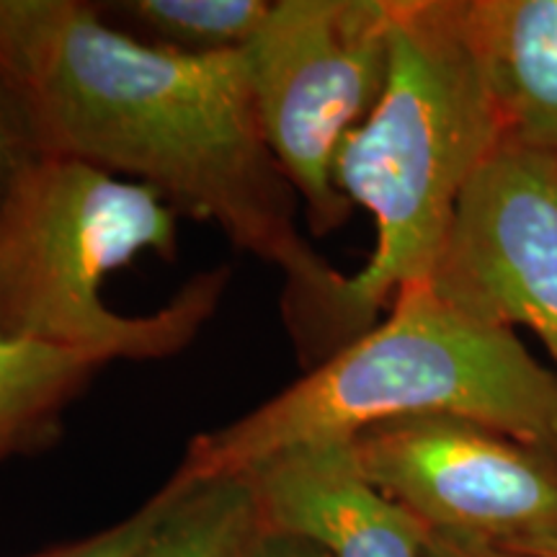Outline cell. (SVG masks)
<instances>
[{"instance_id":"14","label":"cell","mask_w":557,"mask_h":557,"mask_svg":"<svg viewBox=\"0 0 557 557\" xmlns=\"http://www.w3.org/2000/svg\"><path fill=\"white\" fill-rule=\"evenodd\" d=\"M37 158L41 150L24 101L0 73V201Z\"/></svg>"},{"instance_id":"1","label":"cell","mask_w":557,"mask_h":557,"mask_svg":"<svg viewBox=\"0 0 557 557\" xmlns=\"http://www.w3.org/2000/svg\"><path fill=\"white\" fill-rule=\"evenodd\" d=\"M0 73L41 156L150 186L284 274L292 341L344 274L297 227L299 197L263 143L246 50L181 54L145 45L88 0H0Z\"/></svg>"},{"instance_id":"7","label":"cell","mask_w":557,"mask_h":557,"mask_svg":"<svg viewBox=\"0 0 557 557\" xmlns=\"http://www.w3.org/2000/svg\"><path fill=\"white\" fill-rule=\"evenodd\" d=\"M431 289L504 329H527L557 374V160L506 139L459 201Z\"/></svg>"},{"instance_id":"6","label":"cell","mask_w":557,"mask_h":557,"mask_svg":"<svg viewBox=\"0 0 557 557\" xmlns=\"http://www.w3.org/2000/svg\"><path fill=\"white\" fill-rule=\"evenodd\" d=\"M364 475L436 537L557 542V459L475 421L410 416L354 436Z\"/></svg>"},{"instance_id":"2","label":"cell","mask_w":557,"mask_h":557,"mask_svg":"<svg viewBox=\"0 0 557 557\" xmlns=\"http://www.w3.org/2000/svg\"><path fill=\"white\" fill-rule=\"evenodd\" d=\"M504 137L465 0H395L385 90L333 173L348 205L372 214L374 248L295 344L299 364L318 367L374 329L403 289L429 284L459 201Z\"/></svg>"},{"instance_id":"9","label":"cell","mask_w":557,"mask_h":557,"mask_svg":"<svg viewBox=\"0 0 557 557\" xmlns=\"http://www.w3.org/2000/svg\"><path fill=\"white\" fill-rule=\"evenodd\" d=\"M506 139L557 160V0H465Z\"/></svg>"},{"instance_id":"3","label":"cell","mask_w":557,"mask_h":557,"mask_svg":"<svg viewBox=\"0 0 557 557\" xmlns=\"http://www.w3.org/2000/svg\"><path fill=\"white\" fill-rule=\"evenodd\" d=\"M410 416L475 421L557 459V374L517 331L455 308L431 284L403 289L361 333L295 385L205 431L173 472L178 483L238 475L297 444L354 438Z\"/></svg>"},{"instance_id":"15","label":"cell","mask_w":557,"mask_h":557,"mask_svg":"<svg viewBox=\"0 0 557 557\" xmlns=\"http://www.w3.org/2000/svg\"><path fill=\"white\" fill-rule=\"evenodd\" d=\"M248 557H329V553L308 540L295 537V534L261 529V534L248 549Z\"/></svg>"},{"instance_id":"10","label":"cell","mask_w":557,"mask_h":557,"mask_svg":"<svg viewBox=\"0 0 557 557\" xmlns=\"http://www.w3.org/2000/svg\"><path fill=\"white\" fill-rule=\"evenodd\" d=\"M101 361L0 331V462L58 444L62 421L90 387Z\"/></svg>"},{"instance_id":"16","label":"cell","mask_w":557,"mask_h":557,"mask_svg":"<svg viewBox=\"0 0 557 557\" xmlns=\"http://www.w3.org/2000/svg\"><path fill=\"white\" fill-rule=\"evenodd\" d=\"M423 557H529V555L517 553V549L480 545V542H462V540H449V537H436V534H429Z\"/></svg>"},{"instance_id":"11","label":"cell","mask_w":557,"mask_h":557,"mask_svg":"<svg viewBox=\"0 0 557 557\" xmlns=\"http://www.w3.org/2000/svg\"><path fill=\"white\" fill-rule=\"evenodd\" d=\"M169 504L137 557H248L261 517L248 478L169 480Z\"/></svg>"},{"instance_id":"8","label":"cell","mask_w":557,"mask_h":557,"mask_svg":"<svg viewBox=\"0 0 557 557\" xmlns=\"http://www.w3.org/2000/svg\"><path fill=\"white\" fill-rule=\"evenodd\" d=\"M263 529L329 557H423L429 532L361 470L354 438L287 447L243 470Z\"/></svg>"},{"instance_id":"12","label":"cell","mask_w":557,"mask_h":557,"mask_svg":"<svg viewBox=\"0 0 557 557\" xmlns=\"http://www.w3.org/2000/svg\"><path fill=\"white\" fill-rule=\"evenodd\" d=\"M96 5L129 37L181 54L246 50L271 11L269 0H111Z\"/></svg>"},{"instance_id":"5","label":"cell","mask_w":557,"mask_h":557,"mask_svg":"<svg viewBox=\"0 0 557 557\" xmlns=\"http://www.w3.org/2000/svg\"><path fill=\"white\" fill-rule=\"evenodd\" d=\"M393 11L395 0H274L246 47L263 143L315 235L354 212L333 173L385 90Z\"/></svg>"},{"instance_id":"17","label":"cell","mask_w":557,"mask_h":557,"mask_svg":"<svg viewBox=\"0 0 557 557\" xmlns=\"http://www.w3.org/2000/svg\"><path fill=\"white\" fill-rule=\"evenodd\" d=\"M521 553L529 555V557H557V542H549V545H540V547L521 549Z\"/></svg>"},{"instance_id":"4","label":"cell","mask_w":557,"mask_h":557,"mask_svg":"<svg viewBox=\"0 0 557 557\" xmlns=\"http://www.w3.org/2000/svg\"><path fill=\"white\" fill-rule=\"evenodd\" d=\"M181 214L150 186L41 156L0 201V331L101 361L186 351L220 310L230 269L194 274L150 315H122L103 282L143 253L173 261Z\"/></svg>"},{"instance_id":"13","label":"cell","mask_w":557,"mask_h":557,"mask_svg":"<svg viewBox=\"0 0 557 557\" xmlns=\"http://www.w3.org/2000/svg\"><path fill=\"white\" fill-rule=\"evenodd\" d=\"M165 504H169V491L163 485L156 496L145 500L127 519L116 521V524L101 529V532L88 534V537L62 542V545L45 547L39 553L21 557H137L160 517H163Z\"/></svg>"}]
</instances>
